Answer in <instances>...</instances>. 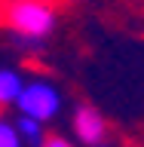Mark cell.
<instances>
[{"label":"cell","instance_id":"obj_4","mask_svg":"<svg viewBox=\"0 0 144 147\" xmlns=\"http://www.w3.org/2000/svg\"><path fill=\"white\" fill-rule=\"evenodd\" d=\"M25 89V77L18 67H0V107H9V104H16L18 95Z\"/></svg>","mask_w":144,"mask_h":147},{"label":"cell","instance_id":"obj_8","mask_svg":"<svg viewBox=\"0 0 144 147\" xmlns=\"http://www.w3.org/2000/svg\"><path fill=\"white\" fill-rule=\"evenodd\" d=\"M95 147H117V144H110V141H101V144H95Z\"/></svg>","mask_w":144,"mask_h":147},{"label":"cell","instance_id":"obj_5","mask_svg":"<svg viewBox=\"0 0 144 147\" xmlns=\"http://www.w3.org/2000/svg\"><path fill=\"white\" fill-rule=\"evenodd\" d=\"M12 123H16V129H18V135H22L25 144L40 147L46 141V126L43 123H37V119H31V117H22V113H18V119H12Z\"/></svg>","mask_w":144,"mask_h":147},{"label":"cell","instance_id":"obj_7","mask_svg":"<svg viewBox=\"0 0 144 147\" xmlns=\"http://www.w3.org/2000/svg\"><path fill=\"white\" fill-rule=\"evenodd\" d=\"M40 147H74L68 138H62V135H46V141Z\"/></svg>","mask_w":144,"mask_h":147},{"label":"cell","instance_id":"obj_2","mask_svg":"<svg viewBox=\"0 0 144 147\" xmlns=\"http://www.w3.org/2000/svg\"><path fill=\"white\" fill-rule=\"evenodd\" d=\"M62 104H64V95L62 89L55 86L52 80L46 77H34V80H25V89L18 95L16 107L22 117H31L37 123H52L58 113H62Z\"/></svg>","mask_w":144,"mask_h":147},{"label":"cell","instance_id":"obj_1","mask_svg":"<svg viewBox=\"0 0 144 147\" xmlns=\"http://www.w3.org/2000/svg\"><path fill=\"white\" fill-rule=\"evenodd\" d=\"M0 18L18 46H40L58 28V9L52 0H12L3 6Z\"/></svg>","mask_w":144,"mask_h":147},{"label":"cell","instance_id":"obj_9","mask_svg":"<svg viewBox=\"0 0 144 147\" xmlns=\"http://www.w3.org/2000/svg\"><path fill=\"white\" fill-rule=\"evenodd\" d=\"M6 3H12V0H0V6H6Z\"/></svg>","mask_w":144,"mask_h":147},{"label":"cell","instance_id":"obj_3","mask_svg":"<svg viewBox=\"0 0 144 147\" xmlns=\"http://www.w3.org/2000/svg\"><path fill=\"white\" fill-rule=\"evenodd\" d=\"M71 126H74V138L83 147H95L101 141H107V135H110V126L104 119V113L98 107H92V104H80L74 110Z\"/></svg>","mask_w":144,"mask_h":147},{"label":"cell","instance_id":"obj_6","mask_svg":"<svg viewBox=\"0 0 144 147\" xmlns=\"http://www.w3.org/2000/svg\"><path fill=\"white\" fill-rule=\"evenodd\" d=\"M0 147H25V141H22V135H18V129L12 119L0 117Z\"/></svg>","mask_w":144,"mask_h":147}]
</instances>
